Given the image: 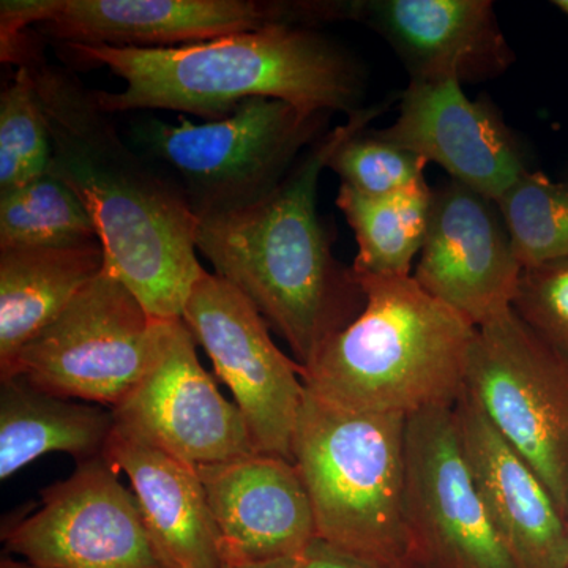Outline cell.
<instances>
[{
    "mask_svg": "<svg viewBox=\"0 0 568 568\" xmlns=\"http://www.w3.org/2000/svg\"><path fill=\"white\" fill-rule=\"evenodd\" d=\"M52 156L48 174L65 183L91 215L104 271L125 284L156 320H182L205 268L196 256L197 219L179 183L153 171L119 136L89 91L69 71L24 48Z\"/></svg>",
    "mask_w": 568,
    "mask_h": 568,
    "instance_id": "6da1fadb",
    "label": "cell"
},
{
    "mask_svg": "<svg viewBox=\"0 0 568 568\" xmlns=\"http://www.w3.org/2000/svg\"><path fill=\"white\" fill-rule=\"evenodd\" d=\"M387 108H362L325 133L263 200L197 223L196 250L213 274L256 306L302 368L357 320L366 301L353 268L332 253L317 216V183L336 148Z\"/></svg>",
    "mask_w": 568,
    "mask_h": 568,
    "instance_id": "7a4b0ae2",
    "label": "cell"
},
{
    "mask_svg": "<svg viewBox=\"0 0 568 568\" xmlns=\"http://www.w3.org/2000/svg\"><path fill=\"white\" fill-rule=\"evenodd\" d=\"M71 61L102 65L125 81L93 92L106 114L168 110L204 122L250 99L282 100L312 112L361 111L364 71L345 48L304 26L276 24L162 50L61 44Z\"/></svg>",
    "mask_w": 568,
    "mask_h": 568,
    "instance_id": "3957f363",
    "label": "cell"
},
{
    "mask_svg": "<svg viewBox=\"0 0 568 568\" xmlns=\"http://www.w3.org/2000/svg\"><path fill=\"white\" fill-rule=\"evenodd\" d=\"M354 275L364 310L302 368L306 390L343 409L406 418L457 405L476 325L414 276Z\"/></svg>",
    "mask_w": 568,
    "mask_h": 568,
    "instance_id": "277c9868",
    "label": "cell"
},
{
    "mask_svg": "<svg viewBox=\"0 0 568 568\" xmlns=\"http://www.w3.org/2000/svg\"><path fill=\"white\" fill-rule=\"evenodd\" d=\"M406 422L343 409L305 392L293 462L320 540L375 562L414 558L405 510Z\"/></svg>",
    "mask_w": 568,
    "mask_h": 568,
    "instance_id": "5b68a950",
    "label": "cell"
},
{
    "mask_svg": "<svg viewBox=\"0 0 568 568\" xmlns=\"http://www.w3.org/2000/svg\"><path fill=\"white\" fill-rule=\"evenodd\" d=\"M331 115L282 100L250 99L220 121L138 122L132 136L178 174L193 212L203 219L274 192L304 149L327 133Z\"/></svg>",
    "mask_w": 568,
    "mask_h": 568,
    "instance_id": "8992f818",
    "label": "cell"
},
{
    "mask_svg": "<svg viewBox=\"0 0 568 568\" xmlns=\"http://www.w3.org/2000/svg\"><path fill=\"white\" fill-rule=\"evenodd\" d=\"M166 321L103 271L18 355L7 375L78 402L114 409L151 373Z\"/></svg>",
    "mask_w": 568,
    "mask_h": 568,
    "instance_id": "52a82bcc",
    "label": "cell"
},
{
    "mask_svg": "<svg viewBox=\"0 0 568 568\" xmlns=\"http://www.w3.org/2000/svg\"><path fill=\"white\" fill-rule=\"evenodd\" d=\"M465 390L568 521V362L510 306L477 327Z\"/></svg>",
    "mask_w": 568,
    "mask_h": 568,
    "instance_id": "ba28073f",
    "label": "cell"
},
{
    "mask_svg": "<svg viewBox=\"0 0 568 568\" xmlns=\"http://www.w3.org/2000/svg\"><path fill=\"white\" fill-rule=\"evenodd\" d=\"M342 20H353V0H37L36 28L59 44L162 50Z\"/></svg>",
    "mask_w": 568,
    "mask_h": 568,
    "instance_id": "9c48e42d",
    "label": "cell"
},
{
    "mask_svg": "<svg viewBox=\"0 0 568 568\" xmlns=\"http://www.w3.org/2000/svg\"><path fill=\"white\" fill-rule=\"evenodd\" d=\"M182 321L233 394L256 450L293 462L306 392L302 366L278 349L256 306L205 271L186 298Z\"/></svg>",
    "mask_w": 568,
    "mask_h": 568,
    "instance_id": "30bf717a",
    "label": "cell"
},
{
    "mask_svg": "<svg viewBox=\"0 0 568 568\" xmlns=\"http://www.w3.org/2000/svg\"><path fill=\"white\" fill-rule=\"evenodd\" d=\"M7 551L36 568H171L132 488L99 458L41 491V506L2 530Z\"/></svg>",
    "mask_w": 568,
    "mask_h": 568,
    "instance_id": "8fae6325",
    "label": "cell"
},
{
    "mask_svg": "<svg viewBox=\"0 0 568 568\" xmlns=\"http://www.w3.org/2000/svg\"><path fill=\"white\" fill-rule=\"evenodd\" d=\"M406 528L429 568H519L499 537L467 465L454 407L406 422Z\"/></svg>",
    "mask_w": 568,
    "mask_h": 568,
    "instance_id": "7c38bea8",
    "label": "cell"
},
{
    "mask_svg": "<svg viewBox=\"0 0 568 568\" xmlns=\"http://www.w3.org/2000/svg\"><path fill=\"white\" fill-rule=\"evenodd\" d=\"M112 410L119 432L186 465H222L257 454L241 409L201 365L182 320L166 321L155 366Z\"/></svg>",
    "mask_w": 568,
    "mask_h": 568,
    "instance_id": "4fadbf2b",
    "label": "cell"
},
{
    "mask_svg": "<svg viewBox=\"0 0 568 568\" xmlns=\"http://www.w3.org/2000/svg\"><path fill=\"white\" fill-rule=\"evenodd\" d=\"M523 265L495 201L462 183L433 190L414 280L480 327L510 308Z\"/></svg>",
    "mask_w": 568,
    "mask_h": 568,
    "instance_id": "5bb4252c",
    "label": "cell"
},
{
    "mask_svg": "<svg viewBox=\"0 0 568 568\" xmlns=\"http://www.w3.org/2000/svg\"><path fill=\"white\" fill-rule=\"evenodd\" d=\"M377 132L495 203L529 171L499 111L485 100H470L458 80L409 81L398 118Z\"/></svg>",
    "mask_w": 568,
    "mask_h": 568,
    "instance_id": "9a60e30c",
    "label": "cell"
},
{
    "mask_svg": "<svg viewBox=\"0 0 568 568\" xmlns=\"http://www.w3.org/2000/svg\"><path fill=\"white\" fill-rule=\"evenodd\" d=\"M196 469L227 567L301 559L316 540L312 500L290 459L257 452Z\"/></svg>",
    "mask_w": 568,
    "mask_h": 568,
    "instance_id": "2e32d148",
    "label": "cell"
},
{
    "mask_svg": "<svg viewBox=\"0 0 568 568\" xmlns=\"http://www.w3.org/2000/svg\"><path fill=\"white\" fill-rule=\"evenodd\" d=\"M353 21L390 44L410 81L477 84L515 62L489 0H354Z\"/></svg>",
    "mask_w": 568,
    "mask_h": 568,
    "instance_id": "e0dca14e",
    "label": "cell"
},
{
    "mask_svg": "<svg viewBox=\"0 0 568 568\" xmlns=\"http://www.w3.org/2000/svg\"><path fill=\"white\" fill-rule=\"evenodd\" d=\"M454 414L467 465L511 558L519 568H567L568 521L536 470L466 390Z\"/></svg>",
    "mask_w": 568,
    "mask_h": 568,
    "instance_id": "ac0fdd59",
    "label": "cell"
},
{
    "mask_svg": "<svg viewBox=\"0 0 568 568\" xmlns=\"http://www.w3.org/2000/svg\"><path fill=\"white\" fill-rule=\"evenodd\" d=\"M104 459L125 474L145 526L171 568H230L196 467L118 428Z\"/></svg>",
    "mask_w": 568,
    "mask_h": 568,
    "instance_id": "d6986e66",
    "label": "cell"
},
{
    "mask_svg": "<svg viewBox=\"0 0 568 568\" xmlns=\"http://www.w3.org/2000/svg\"><path fill=\"white\" fill-rule=\"evenodd\" d=\"M103 271L102 242L0 250V376Z\"/></svg>",
    "mask_w": 568,
    "mask_h": 568,
    "instance_id": "ffe728a7",
    "label": "cell"
},
{
    "mask_svg": "<svg viewBox=\"0 0 568 568\" xmlns=\"http://www.w3.org/2000/svg\"><path fill=\"white\" fill-rule=\"evenodd\" d=\"M115 429L110 407L63 398L24 376L0 379V480L43 455L67 454L81 463L104 457Z\"/></svg>",
    "mask_w": 568,
    "mask_h": 568,
    "instance_id": "44dd1931",
    "label": "cell"
},
{
    "mask_svg": "<svg viewBox=\"0 0 568 568\" xmlns=\"http://www.w3.org/2000/svg\"><path fill=\"white\" fill-rule=\"evenodd\" d=\"M433 189L426 181L406 192L372 197L339 186L336 205L357 242L353 271L358 275L413 276L424 246Z\"/></svg>",
    "mask_w": 568,
    "mask_h": 568,
    "instance_id": "7402d4cb",
    "label": "cell"
},
{
    "mask_svg": "<svg viewBox=\"0 0 568 568\" xmlns=\"http://www.w3.org/2000/svg\"><path fill=\"white\" fill-rule=\"evenodd\" d=\"M100 242L95 224L65 183L44 174L0 193V250L55 248Z\"/></svg>",
    "mask_w": 568,
    "mask_h": 568,
    "instance_id": "603a6c76",
    "label": "cell"
},
{
    "mask_svg": "<svg viewBox=\"0 0 568 568\" xmlns=\"http://www.w3.org/2000/svg\"><path fill=\"white\" fill-rule=\"evenodd\" d=\"M496 204L523 267L568 257V183L529 170Z\"/></svg>",
    "mask_w": 568,
    "mask_h": 568,
    "instance_id": "cb8c5ba5",
    "label": "cell"
},
{
    "mask_svg": "<svg viewBox=\"0 0 568 568\" xmlns=\"http://www.w3.org/2000/svg\"><path fill=\"white\" fill-rule=\"evenodd\" d=\"M51 156L50 129L31 70L20 65L0 95V193L43 178Z\"/></svg>",
    "mask_w": 568,
    "mask_h": 568,
    "instance_id": "d4e9b609",
    "label": "cell"
},
{
    "mask_svg": "<svg viewBox=\"0 0 568 568\" xmlns=\"http://www.w3.org/2000/svg\"><path fill=\"white\" fill-rule=\"evenodd\" d=\"M426 164L422 156L392 144L377 130L366 126L336 148L327 168L338 174L342 185L354 192L383 197L426 181Z\"/></svg>",
    "mask_w": 568,
    "mask_h": 568,
    "instance_id": "484cf974",
    "label": "cell"
},
{
    "mask_svg": "<svg viewBox=\"0 0 568 568\" xmlns=\"http://www.w3.org/2000/svg\"><path fill=\"white\" fill-rule=\"evenodd\" d=\"M511 308L568 362V257L523 267Z\"/></svg>",
    "mask_w": 568,
    "mask_h": 568,
    "instance_id": "4316f807",
    "label": "cell"
},
{
    "mask_svg": "<svg viewBox=\"0 0 568 568\" xmlns=\"http://www.w3.org/2000/svg\"><path fill=\"white\" fill-rule=\"evenodd\" d=\"M301 568H429L410 558L403 562L386 564L357 558L316 538L301 558Z\"/></svg>",
    "mask_w": 568,
    "mask_h": 568,
    "instance_id": "83f0119b",
    "label": "cell"
},
{
    "mask_svg": "<svg viewBox=\"0 0 568 568\" xmlns=\"http://www.w3.org/2000/svg\"><path fill=\"white\" fill-rule=\"evenodd\" d=\"M233 568H301V559L272 560V562L250 564V566H239Z\"/></svg>",
    "mask_w": 568,
    "mask_h": 568,
    "instance_id": "f1b7e54d",
    "label": "cell"
},
{
    "mask_svg": "<svg viewBox=\"0 0 568 568\" xmlns=\"http://www.w3.org/2000/svg\"><path fill=\"white\" fill-rule=\"evenodd\" d=\"M0 568H36L32 566H29L28 562H24V560H14L11 558H3L0 560Z\"/></svg>",
    "mask_w": 568,
    "mask_h": 568,
    "instance_id": "f546056e",
    "label": "cell"
},
{
    "mask_svg": "<svg viewBox=\"0 0 568 568\" xmlns=\"http://www.w3.org/2000/svg\"><path fill=\"white\" fill-rule=\"evenodd\" d=\"M555 6L568 17V0H556Z\"/></svg>",
    "mask_w": 568,
    "mask_h": 568,
    "instance_id": "4dcf8cb0",
    "label": "cell"
},
{
    "mask_svg": "<svg viewBox=\"0 0 568 568\" xmlns=\"http://www.w3.org/2000/svg\"><path fill=\"white\" fill-rule=\"evenodd\" d=\"M568 568V567H567Z\"/></svg>",
    "mask_w": 568,
    "mask_h": 568,
    "instance_id": "1f68e13d",
    "label": "cell"
}]
</instances>
